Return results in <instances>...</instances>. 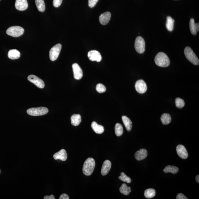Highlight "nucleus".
I'll return each mask as SVG.
<instances>
[{"instance_id":"412c9836","label":"nucleus","mask_w":199,"mask_h":199,"mask_svg":"<svg viewBox=\"0 0 199 199\" xmlns=\"http://www.w3.org/2000/svg\"><path fill=\"white\" fill-rule=\"evenodd\" d=\"M122 119L127 131H131L132 127V123L131 120L127 116H122Z\"/></svg>"},{"instance_id":"4be33fe9","label":"nucleus","mask_w":199,"mask_h":199,"mask_svg":"<svg viewBox=\"0 0 199 199\" xmlns=\"http://www.w3.org/2000/svg\"><path fill=\"white\" fill-rule=\"evenodd\" d=\"M81 116L79 114H74L71 117V124L74 126H79L81 122Z\"/></svg>"},{"instance_id":"9d476101","label":"nucleus","mask_w":199,"mask_h":199,"mask_svg":"<svg viewBox=\"0 0 199 199\" xmlns=\"http://www.w3.org/2000/svg\"><path fill=\"white\" fill-rule=\"evenodd\" d=\"M88 57L91 61H96L99 62L102 60L101 53L96 50H91L88 53Z\"/></svg>"},{"instance_id":"c9c22d12","label":"nucleus","mask_w":199,"mask_h":199,"mask_svg":"<svg viewBox=\"0 0 199 199\" xmlns=\"http://www.w3.org/2000/svg\"><path fill=\"white\" fill-rule=\"evenodd\" d=\"M60 199H69V197L68 196V195L65 194V193H64V194H62L61 196H60Z\"/></svg>"},{"instance_id":"423d86ee","label":"nucleus","mask_w":199,"mask_h":199,"mask_svg":"<svg viewBox=\"0 0 199 199\" xmlns=\"http://www.w3.org/2000/svg\"><path fill=\"white\" fill-rule=\"evenodd\" d=\"M135 48L137 53H144L145 50V42L143 38L141 36L137 37L135 40Z\"/></svg>"},{"instance_id":"473e14b6","label":"nucleus","mask_w":199,"mask_h":199,"mask_svg":"<svg viewBox=\"0 0 199 199\" xmlns=\"http://www.w3.org/2000/svg\"><path fill=\"white\" fill-rule=\"evenodd\" d=\"M62 0H53V6L55 8H58L61 5Z\"/></svg>"},{"instance_id":"393cba45","label":"nucleus","mask_w":199,"mask_h":199,"mask_svg":"<svg viewBox=\"0 0 199 199\" xmlns=\"http://www.w3.org/2000/svg\"><path fill=\"white\" fill-rule=\"evenodd\" d=\"M119 191L124 195L127 196L131 193V189L130 187H128L126 184L123 183L119 188Z\"/></svg>"},{"instance_id":"4c0bfd02","label":"nucleus","mask_w":199,"mask_h":199,"mask_svg":"<svg viewBox=\"0 0 199 199\" xmlns=\"http://www.w3.org/2000/svg\"><path fill=\"white\" fill-rule=\"evenodd\" d=\"M196 180L197 181V182H198L199 183V175H197V176L196 177Z\"/></svg>"},{"instance_id":"1a4fd4ad","label":"nucleus","mask_w":199,"mask_h":199,"mask_svg":"<svg viewBox=\"0 0 199 199\" xmlns=\"http://www.w3.org/2000/svg\"><path fill=\"white\" fill-rule=\"evenodd\" d=\"M135 88L137 91L140 94L145 93L147 90L146 83L142 80L137 81L135 83Z\"/></svg>"},{"instance_id":"6e6552de","label":"nucleus","mask_w":199,"mask_h":199,"mask_svg":"<svg viewBox=\"0 0 199 199\" xmlns=\"http://www.w3.org/2000/svg\"><path fill=\"white\" fill-rule=\"evenodd\" d=\"M27 79L30 82L33 83L39 88L42 89L44 87L45 84L43 81L35 75H30L28 77Z\"/></svg>"},{"instance_id":"f03ea898","label":"nucleus","mask_w":199,"mask_h":199,"mask_svg":"<svg viewBox=\"0 0 199 199\" xmlns=\"http://www.w3.org/2000/svg\"><path fill=\"white\" fill-rule=\"evenodd\" d=\"M95 166V162L94 159L92 158H88L84 163L82 169L83 173L87 176L91 175L94 171Z\"/></svg>"},{"instance_id":"72a5a7b5","label":"nucleus","mask_w":199,"mask_h":199,"mask_svg":"<svg viewBox=\"0 0 199 199\" xmlns=\"http://www.w3.org/2000/svg\"><path fill=\"white\" fill-rule=\"evenodd\" d=\"M98 0H89V6L90 8H92L95 6Z\"/></svg>"},{"instance_id":"cd10ccee","label":"nucleus","mask_w":199,"mask_h":199,"mask_svg":"<svg viewBox=\"0 0 199 199\" xmlns=\"http://www.w3.org/2000/svg\"><path fill=\"white\" fill-rule=\"evenodd\" d=\"M156 194V191L154 189H147L144 192V196L147 198H151L154 197Z\"/></svg>"},{"instance_id":"f704fd0d","label":"nucleus","mask_w":199,"mask_h":199,"mask_svg":"<svg viewBox=\"0 0 199 199\" xmlns=\"http://www.w3.org/2000/svg\"><path fill=\"white\" fill-rule=\"evenodd\" d=\"M177 199H187V197L182 193H179L176 197Z\"/></svg>"},{"instance_id":"c756f323","label":"nucleus","mask_w":199,"mask_h":199,"mask_svg":"<svg viewBox=\"0 0 199 199\" xmlns=\"http://www.w3.org/2000/svg\"><path fill=\"white\" fill-rule=\"evenodd\" d=\"M119 179L123 182H127L128 183H130L131 182V178L130 177H128L124 173H121L120 176L119 177Z\"/></svg>"},{"instance_id":"e433bc0d","label":"nucleus","mask_w":199,"mask_h":199,"mask_svg":"<svg viewBox=\"0 0 199 199\" xmlns=\"http://www.w3.org/2000/svg\"><path fill=\"white\" fill-rule=\"evenodd\" d=\"M44 199H55L54 196L53 195H51L50 196H46L44 197Z\"/></svg>"},{"instance_id":"dca6fc26","label":"nucleus","mask_w":199,"mask_h":199,"mask_svg":"<svg viewBox=\"0 0 199 199\" xmlns=\"http://www.w3.org/2000/svg\"><path fill=\"white\" fill-rule=\"evenodd\" d=\"M112 167V163L109 160H106L104 162L101 170V174L103 175H107L110 171Z\"/></svg>"},{"instance_id":"9b49d317","label":"nucleus","mask_w":199,"mask_h":199,"mask_svg":"<svg viewBox=\"0 0 199 199\" xmlns=\"http://www.w3.org/2000/svg\"><path fill=\"white\" fill-rule=\"evenodd\" d=\"M72 67L74 78L77 80L82 79L83 76V71L79 64L77 63H74L72 64Z\"/></svg>"},{"instance_id":"2f4dec72","label":"nucleus","mask_w":199,"mask_h":199,"mask_svg":"<svg viewBox=\"0 0 199 199\" xmlns=\"http://www.w3.org/2000/svg\"><path fill=\"white\" fill-rule=\"evenodd\" d=\"M96 90L100 93H104L106 91V89L103 85L101 83L98 84L96 87Z\"/></svg>"},{"instance_id":"2eb2a0df","label":"nucleus","mask_w":199,"mask_h":199,"mask_svg":"<svg viewBox=\"0 0 199 199\" xmlns=\"http://www.w3.org/2000/svg\"><path fill=\"white\" fill-rule=\"evenodd\" d=\"M67 153L64 149H62L60 151L57 152L53 155V158L55 160H60L62 161H65L67 159Z\"/></svg>"},{"instance_id":"f257e3e1","label":"nucleus","mask_w":199,"mask_h":199,"mask_svg":"<svg viewBox=\"0 0 199 199\" xmlns=\"http://www.w3.org/2000/svg\"><path fill=\"white\" fill-rule=\"evenodd\" d=\"M155 61L156 65L161 67H168L171 63L168 56L163 52H160L156 55Z\"/></svg>"},{"instance_id":"a878e982","label":"nucleus","mask_w":199,"mask_h":199,"mask_svg":"<svg viewBox=\"0 0 199 199\" xmlns=\"http://www.w3.org/2000/svg\"><path fill=\"white\" fill-rule=\"evenodd\" d=\"M171 118L169 114L164 113L162 115L161 120L163 124L167 125L171 121Z\"/></svg>"},{"instance_id":"b1692460","label":"nucleus","mask_w":199,"mask_h":199,"mask_svg":"<svg viewBox=\"0 0 199 199\" xmlns=\"http://www.w3.org/2000/svg\"><path fill=\"white\" fill-rule=\"evenodd\" d=\"M179 171L178 167L174 166L168 165L166 166L163 169V171L165 173H171L175 174Z\"/></svg>"},{"instance_id":"6ab92c4d","label":"nucleus","mask_w":199,"mask_h":199,"mask_svg":"<svg viewBox=\"0 0 199 199\" xmlns=\"http://www.w3.org/2000/svg\"><path fill=\"white\" fill-rule=\"evenodd\" d=\"M91 127L93 131L96 134H101L104 132V127L103 126L98 124L96 122H93L91 124Z\"/></svg>"},{"instance_id":"c85d7f7f","label":"nucleus","mask_w":199,"mask_h":199,"mask_svg":"<svg viewBox=\"0 0 199 199\" xmlns=\"http://www.w3.org/2000/svg\"><path fill=\"white\" fill-rule=\"evenodd\" d=\"M115 134L118 137L121 136L123 133V126L119 123H116L115 127Z\"/></svg>"},{"instance_id":"7c9ffc66","label":"nucleus","mask_w":199,"mask_h":199,"mask_svg":"<svg viewBox=\"0 0 199 199\" xmlns=\"http://www.w3.org/2000/svg\"><path fill=\"white\" fill-rule=\"evenodd\" d=\"M175 103L177 107L179 108H182L185 105L184 101L182 99L179 98V97L175 99Z\"/></svg>"},{"instance_id":"a211bd4d","label":"nucleus","mask_w":199,"mask_h":199,"mask_svg":"<svg viewBox=\"0 0 199 199\" xmlns=\"http://www.w3.org/2000/svg\"><path fill=\"white\" fill-rule=\"evenodd\" d=\"M199 23H196L194 19L191 18L190 21V29L191 32L193 35H195L197 34V32L199 31Z\"/></svg>"},{"instance_id":"ddd939ff","label":"nucleus","mask_w":199,"mask_h":199,"mask_svg":"<svg viewBox=\"0 0 199 199\" xmlns=\"http://www.w3.org/2000/svg\"><path fill=\"white\" fill-rule=\"evenodd\" d=\"M15 6L17 10L24 11L28 8V4L27 0H16Z\"/></svg>"},{"instance_id":"aec40b11","label":"nucleus","mask_w":199,"mask_h":199,"mask_svg":"<svg viewBox=\"0 0 199 199\" xmlns=\"http://www.w3.org/2000/svg\"><path fill=\"white\" fill-rule=\"evenodd\" d=\"M20 53L17 49H13L10 50L8 53V57L12 60L17 59L20 57Z\"/></svg>"},{"instance_id":"20e7f679","label":"nucleus","mask_w":199,"mask_h":199,"mask_svg":"<svg viewBox=\"0 0 199 199\" xmlns=\"http://www.w3.org/2000/svg\"><path fill=\"white\" fill-rule=\"evenodd\" d=\"M27 112L28 114L31 116H43L49 112V110L45 107H39L37 108H32L27 110Z\"/></svg>"},{"instance_id":"5701e85b","label":"nucleus","mask_w":199,"mask_h":199,"mask_svg":"<svg viewBox=\"0 0 199 199\" xmlns=\"http://www.w3.org/2000/svg\"><path fill=\"white\" fill-rule=\"evenodd\" d=\"M175 20L170 16H167L166 23V27L169 31H172L174 29Z\"/></svg>"},{"instance_id":"39448f33","label":"nucleus","mask_w":199,"mask_h":199,"mask_svg":"<svg viewBox=\"0 0 199 199\" xmlns=\"http://www.w3.org/2000/svg\"><path fill=\"white\" fill-rule=\"evenodd\" d=\"M24 29L22 27L19 26H14L8 28L6 31L8 35L15 37H17L23 35Z\"/></svg>"},{"instance_id":"4468645a","label":"nucleus","mask_w":199,"mask_h":199,"mask_svg":"<svg viewBox=\"0 0 199 199\" xmlns=\"http://www.w3.org/2000/svg\"><path fill=\"white\" fill-rule=\"evenodd\" d=\"M111 17V14L110 12H105L101 14L99 17L100 23L103 25H105L109 22Z\"/></svg>"},{"instance_id":"f3484780","label":"nucleus","mask_w":199,"mask_h":199,"mask_svg":"<svg viewBox=\"0 0 199 199\" xmlns=\"http://www.w3.org/2000/svg\"><path fill=\"white\" fill-rule=\"evenodd\" d=\"M147 156V150L145 149H142L136 152L135 157L137 160L140 161L146 158Z\"/></svg>"},{"instance_id":"0eeeda50","label":"nucleus","mask_w":199,"mask_h":199,"mask_svg":"<svg viewBox=\"0 0 199 199\" xmlns=\"http://www.w3.org/2000/svg\"><path fill=\"white\" fill-rule=\"evenodd\" d=\"M62 48L61 44H58L52 47L49 53V57L52 61H55L58 57Z\"/></svg>"},{"instance_id":"bb28decb","label":"nucleus","mask_w":199,"mask_h":199,"mask_svg":"<svg viewBox=\"0 0 199 199\" xmlns=\"http://www.w3.org/2000/svg\"><path fill=\"white\" fill-rule=\"evenodd\" d=\"M35 2L37 7L40 12L44 11L46 6L44 0H35Z\"/></svg>"},{"instance_id":"7ed1b4c3","label":"nucleus","mask_w":199,"mask_h":199,"mask_svg":"<svg viewBox=\"0 0 199 199\" xmlns=\"http://www.w3.org/2000/svg\"><path fill=\"white\" fill-rule=\"evenodd\" d=\"M184 52L185 56L189 61L195 65H198L199 59L191 48L189 46H187L185 48Z\"/></svg>"},{"instance_id":"f8f14e48","label":"nucleus","mask_w":199,"mask_h":199,"mask_svg":"<svg viewBox=\"0 0 199 199\" xmlns=\"http://www.w3.org/2000/svg\"><path fill=\"white\" fill-rule=\"evenodd\" d=\"M177 153L180 157L182 159H186L188 157V153L184 146L182 145H178L176 147Z\"/></svg>"},{"instance_id":"58836bf2","label":"nucleus","mask_w":199,"mask_h":199,"mask_svg":"<svg viewBox=\"0 0 199 199\" xmlns=\"http://www.w3.org/2000/svg\"><path fill=\"white\" fill-rule=\"evenodd\" d=\"M0 173H1V171H0Z\"/></svg>"}]
</instances>
